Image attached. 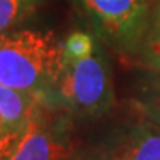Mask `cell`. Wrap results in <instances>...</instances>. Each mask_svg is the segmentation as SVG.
<instances>
[{
	"mask_svg": "<svg viewBox=\"0 0 160 160\" xmlns=\"http://www.w3.org/2000/svg\"><path fill=\"white\" fill-rule=\"evenodd\" d=\"M64 68L62 42L55 33L18 28L0 33V83L55 105Z\"/></svg>",
	"mask_w": 160,
	"mask_h": 160,
	"instance_id": "1",
	"label": "cell"
},
{
	"mask_svg": "<svg viewBox=\"0 0 160 160\" xmlns=\"http://www.w3.org/2000/svg\"><path fill=\"white\" fill-rule=\"evenodd\" d=\"M111 67L98 40L91 57L65 62L55 88V105L77 117L97 119L114 107Z\"/></svg>",
	"mask_w": 160,
	"mask_h": 160,
	"instance_id": "2",
	"label": "cell"
},
{
	"mask_svg": "<svg viewBox=\"0 0 160 160\" xmlns=\"http://www.w3.org/2000/svg\"><path fill=\"white\" fill-rule=\"evenodd\" d=\"M92 30L116 53L135 57L150 27V0H79Z\"/></svg>",
	"mask_w": 160,
	"mask_h": 160,
	"instance_id": "3",
	"label": "cell"
},
{
	"mask_svg": "<svg viewBox=\"0 0 160 160\" xmlns=\"http://www.w3.org/2000/svg\"><path fill=\"white\" fill-rule=\"evenodd\" d=\"M68 113L40 101L9 160H61L74 150Z\"/></svg>",
	"mask_w": 160,
	"mask_h": 160,
	"instance_id": "4",
	"label": "cell"
},
{
	"mask_svg": "<svg viewBox=\"0 0 160 160\" xmlns=\"http://www.w3.org/2000/svg\"><path fill=\"white\" fill-rule=\"evenodd\" d=\"M98 160H160V126L144 117L110 139Z\"/></svg>",
	"mask_w": 160,
	"mask_h": 160,
	"instance_id": "5",
	"label": "cell"
},
{
	"mask_svg": "<svg viewBox=\"0 0 160 160\" xmlns=\"http://www.w3.org/2000/svg\"><path fill=\"white\" fill-rule=\"evenodd\" d=\"M42 99L0 83V119L6 129L22 133Z\"/></svg>",
	"mask_w": 160,
	"mask_h": 160,
	"instance_id": "6",
	"label": "cell"
},
{
	"mask_svg": "<svg viewBox=\"0 0 160 160\" xmlns=\"http://www.w3.org/2000/svg\"><path fill=\"white\" fill-rule=\"evenodd\" d=\"M42 3L43 0H0V33L25 22Z\"/></svg>",
	"mask_w": 160,
	"mask_h": 160,
	"instance_id": "7",
	"label": "cell"
},
{
	"mask_svg": "<svg viewBox=\"0 0 160 160\" xmlns=\"http://www.w3.org/2000/svg\"><path fill=\"white\" fill-rule=\"evenodd\" d=\"M137 102L144 117L160 126V71H151L142 82Z\"/></svg>",
	"mask_w": 160,
	"mask_h": 160,
	"instance_id": "8",
	"label": "cell"
},
{
	"mask_svg": "<svg viewBox=\"0 0 160 160\" xmlns=\"http://www.w3.org/2000/svg\"><path fill=\"white\" fill-rule=\"evenodd\" d=\"M137 57L150 71H160V15H156L154 19L150 21Z\"/></svg>",
	"mask_w": 160,
	"mask_h": 160,
	"instance_id": "9",
	"label": "cell"
},
{
	"mask_svg": "<svg viewBox=\"0 0 160 160\" xmlns=\"http://www.w3.org/2000/svg\"><path fill=\"white\" fill-rule=\"evenodd\" d=\"M98 39L92 34L83 33V31H74L62 42V51H64V64L65 62H74L85 58L91 57L95 48H97Z\"/></svg>",
	"mask_w": 160,
	"mask_h": 160,
	"instance_id": "10",
	"label": "cell"
},
{
	"mask_svg": "<svg viewBox=\"0 0 160 160\" xmlns=\"http://www.w3.org/2000/svg\"><path fill=\"white\" fill-rule=\"evenodd\" d=\"M22 133L0 131V160H9Z\"/></svg>",
	"mask_w": 160,
	"mask_h": 160,
	"instance_id": "11",
	"label": "cell"
},
{
	"mask_svg": "<svg viewBox=\"0 0 160 160\" xmlns=\"http://www.w3.org/2000/svg\"><path fill=\"white\" fill-rule=\"evenodd\" d=\"M61 160H86V159L82 154H79V153L73 151V153H70L68 156H65V157H64V159H61Z\"/></svg>",
	"mask_w": 160,
	"mask_h": 160,
	"instance_id": "12",
	"label": "cell"
},
{
	"mask_svg": "<svg viewBox=\"0 0 160 160\" xmlns=\"http://www.w3.org/2000/svg\"><path fill=\"white\" fill-rule=\"evenodd\" d=\"M156 15H160V0H159V8H157V12H156Z\"/></svg>",
	"mask_w": 160,
	"mask_h": 160,
	"instance_id": "13",
	"label": "cell"
}]
</instances>
